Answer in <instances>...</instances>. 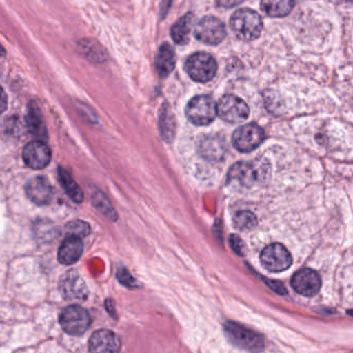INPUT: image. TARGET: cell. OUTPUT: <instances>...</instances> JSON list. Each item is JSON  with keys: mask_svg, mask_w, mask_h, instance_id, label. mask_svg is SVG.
Wrapping results in <instances>:
<instances>
[{"mask_svg": "<svg viewBox=\"0 0 353 353\" xmlns=\"http://www.w3.org/2000/svg\"><path fill=\"white\" fill-rule=\"evenodd\" d=\"M121 340L119 336L108 330H97L90 336L88 348L90 352L111 353L121 350Z\"/></svg>", "mask_w": 353, "mask_h": 353, "instance_id": "12", "label": "cell"}, {"mask_svg": "<svg viewBox=\"0 0 353 353\" xmlns=\"http://www.w3.org/2000/svg\"><path fill=\"white\" fill-rule=\"evenodd\" d=\"M264 140V131L256 123L239 128L233 133L232 144L239 152H250L256 150Z\"/></svg>", "mask_w": 353, "mask_h": 353, "instance_id": "8", "label": "cell"}, {"mask_svg": "<svg viewBox=\"0 0 353 353\" xmlns=\"http://www.w3.org/2000/svg\"><path fill=\"white\" fill-rule=\"evenodd\" d=\"M185 70L194 81L205 83L214 79L218 65L212 55L199 52L191 55L188 59Z\"/></svg>", "mask_w": 353, "mask_h": 353, "instance_id": "2", "label": "cell"}, {"mask_svg": "<svg viewBox=\"0 0 353 353\" xmlns=\"http://www.w3.org/2000/svg\"><path fill=\"white\" fill-rule=\"evenodd\" d=\"M26 192L28 197L38 205H46L52 199V185L43 176H36L30 179L26 183Z\"/></svg>", "mask_w": 353, "mask_h": 353, "instance_id": "13", "label": "cell"}, {"mask_svg": "<svg viewBox=\"0 0 353 353\" xmlns=\"http://www.w3.org/2000/svg\"><path fill=\"white\" fill-rule=\"evenodd\" d=\"M185 115L194 125H210L216 117V103L210 96L195 97L188 104Z\"/></svg>", "mask_w": 353, "mask_h": 353, "instance_id": "3", "label": "cell"}, {"mask_svg": "<svg viewBox=\"0 0 353 353\" xmlns=\"http://www.w3.org/2000/svg\"><path fill=\"white\" fill-rule=\"evenodd\" d=\"M8 108V97L3 88L0 86V114L5 112Z\"/></svg>", "mask_w": 353, "mask_h": 353, "instance_id": "30", "label": "cell"}, {"mask_svg": "<svg viewBox=\"0 0 353 353\" xmlns=\"http://www.w3.org/2000/svg\"><path fill=\"white\" fill-rule=\"evenodd\" d=\"M78 50L82 57H85L90 63H101L106 61V52L97 41L92 39H84L78 44Z\"/></svg>", "mask_w": 353, "mask_h": 353, "instance_id": "20", "label": "cell"}, {"mask_svg": "<svg viewBox=\"0 0 353 353\" xmlns=\"http://www.w3.org/2000/svg\"><path fill=\"white\" fill-rule=\"evenodd\" d=\"M5 55H6L5 48H3V45L0 44V57H5Z\"/></svg>", "mask_w": 353, "mask_h": 353, "instance_id": "34", "label": "cell"}, {"mask_svg": "<svg viewBox=\"0 0 353 353\" xmlns=\"http://www.w3.org/2000/svg\"><path fill=\"white\" fill-rule=\"evenodd\" d=\"M117 278H119V282L125 285V286L133 287L136 285L133 276L127 272V270H123H123H119V272H117Z\"/></svg>", "mask_w": 353, "mask_h": 353, "instance_id": "29", "label": "cell"}, {"mask_svg": "<svg viewBox=\"0 0 353 353\" xmlns=\"http://www.w3.org/2000/svg\"><path fill=\"white\" fill-rule=\"evenodd\" d=\"M202 157L210 161H220L226 154V144L223 138L218 136H208L200 144Z\"/></svg>", "mask_w": 353, "mask_h": 353, "instance_id": "17", "label": "cell"}, {"mask_svg": "<svg viewBox=\"0 0 353 353\" xmlns=\"http://www.w3.org/2000/svg\"><path fill=\"white\" fill-rule=\"evenodd\" d=\"M216 114L229 123H241L249 117L250 109L241 99L227 94L219 101Z\"/></svg>", "mask_w": 353, "mask_h": 353, "instance_id": "6", "label": "cell"}, {"mask_svg": "<svg viewBox=\"0 0 353 353\" xmlns=\"http://www.w3.org/2000/svg\"><path fill=\"white\" fill-rule=\"evenodd\" d=\"M83 253L81 237L69 235L61 243L59 250V260L63 265L76 263Z\"/></svg>", "mask_w": 353, "mask_h": 353, "instance_id": "16", "label": "cell"}, {"mask_svg": "<svg viewBox=\"0 0 353 353\" xmlns=\"http://www.w3.org/2000/svg\"><path fill=\"white\" fill-rule=\"evenodd\" d=\"M294 3V0H261V9L270 17L283 18L292 11Z\"/></svg>", "mask_w": 353, "mask_h": 353, "instance_id": "21", "label": "cell"}, {"mask_svg": "<svg viewBox=\"0 0 353 353\" xmlns=\"http://www.w3.org/2000/svg\"><path fill=\"white\" fill-rule=\"evenodd\" d=\"M59 181H61V185H63L68 196L74 202L81 203L83 201V193H82V190L80 189L78 183L74 181L73 177L70 174L69 171L65 170L63 167H59Z\"/></svg>", "mask_w": 353, "mask_h": 353, "instance_id": "23", "label": "cell"}, {"mask_svg": "<svg viewBox=\"0 0 353 353\" xmlns=\"http://www.w3.org/2000/svg\"><path fill=\"white\" fill-rule=\"evenodd\" d=\"M256 179V171L250 163L239 162L228 172V183L239 189H249Z\"/></svg>", "mask_w": 353, "mask_h": 353, "instance_id": "14", "label": "cell"}, {"mask_svg": "<svg viewBox=\"0 0 353 353\" xmlns=\"http://www.w3.org/2000/svg\"><path fill=\"white\" fill-rule=\"evenodd\" d=\"M216 1L220 7L233 8L243 3V0H216Z\"/></svg>", "mask_w": 353, "mask_h": 353, "instance_id": "31", "label": "cell"}, {"mask_svg": "<svg viewBox=\"0 0 353 353\" xmlns=\"http://www.w3.org/2000/svg\"><path fill=\"white\" fill-rule=\"evenodd\" d=\"M92 202H94V206L107 218L112 221L117 220V212H115L114 208L111 205L109 200L105 197L104 194L101 193V192L94 194V197H92Z\"/></svg>", "mask_w": 353, "mask_h": 353, "instance_id": "26", "label": "cell"}, {"mask_svg": "<svg viewBox=\"0 0 353 353\" xmlns=\"http://www.w3.org/2000/svg\"><path fill=\"white\" fill-rule=\"evenodd\" d=\"M234 226L241 231H249L254 229L257 225V218L253 212L243 210V212H236L233 219Z\"/></svg>", "mask_w": 353, "mask_h": 353, "instance_id": "25", "label": "cell"}, {"mask_svg": "<svg viewBox=\"0 0 353 353\" xmlns=\"http://www.w3.org/2000/svg\"><path fill=\"white\" fill-rule=\"evenodd\" d=\"M175 53L170 45L163 44L159 49L158 55L156 59V68L159 75L162 78L172 73L175 68Z\"/></svg>", "mask_w": 353, "mask_h": 353, "instance_id": "18", "label": "cell"}, {"mask_svg": "<svg viewBox=\"0 0 353 353\" xmlns=\"http://www.w3.org/2000/svg\"><path fill=\"white\" fill-rule=\"evenodd\" d=\"M291 286L299 294L307 297L314 296L319 292L321 280L315 270L303 268L293 276Z\"/></svg>", "mask_w": 353, "mask_h": 353, "instance_id": "10", "label": "cell"}, {"mask_svg": "<svg viewBox=\"0 0 353 353\" xmlns=\"http://www.w3.org/2000/svg\"><path fill=\"white\" fill-rule=\"evenodd\" d=\"M65 232L68 235H75L78 237L88 236L90 233V227L83 221H73L65 226Z\"/></svg>", "mask_w": 353, "mask_h": 353, "instance_id": "27", "label": "cell"}, {"mask_svg": "<svg viewBox=\"0 0 353 353\" xmlns=\"http://www.w3.org/2000/svg\"><path fill=\"white\" fill-rule=\"evenodd\" d=\"M61 291L63 296L73 301H83L88 296V288L81 276L75 272H69L63 276L61 283Z\"/></svg>", "mask_w": 353, "mask_h": 353, "instance_id": "15", "label": "cell"}, {"mask_svg": "<svg viewBox=\"0 0 353 353\" xmlns=\"http://www.w3.org/2000/svg\"><path fill=\"white\" fill-rule=\"evenodd\" d=\"M229 241H230L231 248L237 255L243 256L245 254V245H243V241L239 239V236L232 234L229 239Z\"/></svg>", "mask_w": 353, "mask_h": 353, "instance_id": "28", "label": "cell"}, {"mask_svg": "<svg viewBox=\"0 0 353 353\" xmlns=\"http://www.w3.org/2000/svg\"><path fill=\"white\" fill-rule=\"evenodd\" d=\"M23 160L30 168L44 169L51 161V150L44 142L34 141L23 150Z\"/></svg>", "mask_w": 353, "mask_h": 353, "instance_id": "11", "label": "cell"}, {"mask_svg": "<svg viewBox=\"0 0 353 353\" xmlns=\"http://www.w3.org/2000/svg\"><path fill=\"white\" fill-rule=\"evenodd\" d=\"M260 260L264 268L272 272L286 270L292 264L290 253L281 243H272L264 248L260 255Z\"/></svg>", "mask_w": 353, "mask_h": 353, "instance_id": "9", "label": "cell"}, {"mask_svg": "<svg viewBox=\"0 0 353 353\" xmlns=\"http://www.w3.org/2000/svg\"><path fill=\"white\" fill-rule=\"evenodd\" d=\"M226 28L220 19L212 16L202 18L195 28V37L206 45H219L226 38Z\"/></svg>", "mask_w": 353, "mask_h": 353, "instance_id": "7", "label": "cell"}, {"mask_svg": "<svg viewBox=\"0 0 353 353\" xmlns=\"http://www.w3.org/2000/svg\"><path fill=\"white\" fill-rule=\"evenodd\" d=\"M26 123H28V130L32 135L38 138H47V129L44 119H43L40 107L36 102H30L28 105Z\"/></svg>", "mask_w": 353, "mask_h": 353, "instance_id": "19", "label": "cell"}, {"mask_svg": "<svg viewBox=\"0 0 353 353\" xmlns=\"http://www.w3.org/2000/svg\"><path fill=\"white\" fill-rule=\"evenodd\" d=\"M268 284L272 290L276 291L279 294H286V289L284 288V286L280 282H272V281H270V282H268Z\"/></svg>", "mask_w": 353, "mask_h": 353, "instance_id": "32", "label": "cell"}, {"mask_svg": "<svg viewBox=\"0 0 353 353\" xmlns=\"http://www.w3.org/2000/svg\"><path fill=\"white\" fill-rule=\"evenodd\" d=\"M160 129L164 139L170 142L174 137L175 119L168 109L162 108V111H161Z\"/></svg>", "mask_w": 353, "mask_h": 353, "instance_id": "24", "label": "cell"}, {"mask_svg": "<svg viewBox=\"0 0 353 353\" xmlns=\"http://www.w3.org/2000/svg\"><path fill=\"white\" fill-rule=\"evenodd\" d=\"M225 332L230 342L239 348L249 351H261L263 349L262 336L241 324L232 321L227 322Z\"/></svg>", "mask_w": 353, "mask_h": 353, "instance_id": "4", "label": "cell"}, {"mask_svg": "<svg viewBox=\"0 0 353 353\" xmlns=\"http://www.w3.org/2000/svg\"><path fill=\"white\" fill-rule=\"evenodd\" d=\"M230 26L239 40L251 42L261 34L262 20L257 12L241 9L233 14L230 19Z\"/></svg>", "mask_w": 353, "mask_h": 353, "instance_id": "1", "label": "cell"}, {"mask_svg": "<svg viewBox=\"0 0 353 353\" xmlns=\"http://www.w3.org/2000/svg\"><path fill=\"white\" fill-rule=\"evenodd\" d=\"M106 307L108 312H110L111 315L114 316L113 315L115 312L114 303H112V301H107Z\"/></svg>", "mask_w": 353, "mask_h": 353, "instance_id": "33", "label": "cell"}, {"mask_svg": "<svg viewBox=\"0 0 353 353\" xmlns=\"http://www.w3.org/2000/svg\"><path fill=\"white\" fill-rule=\"evenodd\" d=\"M59 323L67 334L78 336L90 328L92 318L88 312L80 305H70L61 312Z\"/></svg>", "mask_w": 353, "mask_h": 353, "instance_id": "5", "label": "cell"}, {"mask_svg": "<svg viewBox=\"0 0 353 353\" xmlns=\"http://www.w3.org/2000/svg\"><path fill=\"white\" fill-rule=\"evenodd\" d=\"M194 16L192 14L181 17L171 28V37L176 44L185 45L190 41L192 28H193Z\"/></svg>", "mask_w": 353, "mask_h": 353, "instance_id": "22", "label": "cell"}]
</instances>
